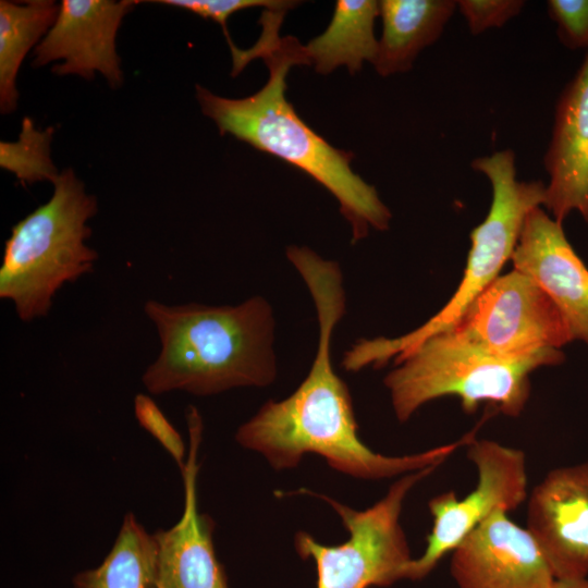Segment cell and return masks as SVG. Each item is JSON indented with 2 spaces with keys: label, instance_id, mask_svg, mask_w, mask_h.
I'll use <instances>...</instances> for the list:
<instances>
[{
  "label": "cell",
  "instance_id": "9",
  "mask_svg": "<svg viewBox=\"0 0 588 588\" xmlns=\"http://www.w3.org/2000/svg\"><path fill=\"white\" fill-rule=\"evenodd\" d=\"M449 330L505 358L560 350L571 335L558 307L527 274H500Z\"/></svg>",
  "mask_w": 588,
  "mask_h": 588
},
{
  "label": "cell",
  "instance_id": "13",
  "mask_svg": "<svg viewBox=\"0 0 588 588\" xmlns=\"http://www.w3.org/2000/svg\"><path fill=\"white\" fill-rule=\"evenodd\" d=\"M186 421L189 446L187 461L181 470L183 513L174 526L154 534L158 547V588H229L224 568L215 551V523L198 510L197 454L203 420L196 407L188 406Z\"/></svg>",
  "mask_w": 588,
  "mask_h": 588
},
{
  "label": "cell",
  "instance_id": "1",
  "mask_svg": "<svg viewBox=\"0 0 588 588\" xmlns=\"http://www.w3.org/2000/svg\"><path fill=\"white\" fill-rule=\"evenodd\" d=\"M285 11L265 10L262 30L248 49L230 47L232 76L254 59L269 70L266 84L255 94L231 99L196 85V98L205 115L220 134H231L259 151L272 155L311 176L339 201L340 211L352 228V242L367 236L369 229L388 230L391 212L376 188L352 168L354 154L338 149L317 134L287 100L286 76L292 66L310 65L304 45L293 36L280 37Z\"/></svg>",
  "mask_w": 588,
  "mask_h": 588
},
{
  "label": "cell",
  "instance_id": "11",
  "mask_svg": "<svg viewBox=\"0 0 588 588\" xmlns=\"http://www.w3.org/2000/svg\"><path fill=\"white\" fill-rule=\"evenodd\" d=\"M450 571L458 588H553L556 581L532 536L504 511L452 551Z\"/></svg>",
  "mask_w": 588,
  "mask_h": 588
},
{
  "label": "cell",
  "instance_id": "21",
  "mask_svg": "<svg viewBox=\"0 0 588 588\" xmlns=\"http://www.w3.org/2000/svg\"><path fill=\"white\" fill-rule=\"evenodd\" d=\"M154 3L176 7L204 19H209L221 25L228 44H232L226 22L233 13L256 7H262L270 11H285L293 9L299 1L287 0H157Z\"/></svg>",
  "mask_w": 588,
  "mask_h": 588
},
{
  "label": "cell",
  "instance_id": "18",
  "mask_svg": "<svg viewBox=\"0 0 588 588\" xmlns=\"http://www.w3.org/2000/svg\"><path fill=\"white\" fill-rule=\"evenodd\" d=\"M74 588H158V547L133 513L124 515L102 563L76 574Z\"/></svg>",
  "mask_w": 588,
  "mask_h": 588
},
{
  "label": "cell",
  "instance_id": "5",
  "mask_svg": "<svg viewBox=\"0 0 588 588\" xmlns=\"http://www.w3.org/2000/svg\"><path fill=\"white\" fill-rule=\"evenodd\" d=\"M52 184L50 199L19 221L4 243L0 297L14 305L22 321L47 316L57 292L90 273L98 259L85 243L96 198L71 169Z\"/></svg>",
  "mask_w": 588,
  "mask_h": 588
},
{
  "label": "cell",
  "instance_id": "10",
  "mask_svg": "<svg viewBox=\"0 0 588 588\" xmlns=\"http://www.w3.org/2000/svg\"><path fill=\"white\" fill-rule=\"evenodd\" d=\"M526 529L556 579L588 577V463L553 468L535 486Z\"/></svg>",
  "mask_w": 588,
  "mask_h": 588
},
{
  "label": "cell",
  "instance_id": "17",
  "mask_svg": "<svg viewBox=\"0 0 588 588\" xmlns=\"http://www.w3.org/2000/svg\"><path fill=\"white\" fill-rule=\"evenodd\" d=\"M377 16L379 1L338 0L326 30L304 45L310 65L323 75L344 65L354 75L365 61L372 63L378 51Z\"/></svg>",
  "mask_w": 588,
  "mask_h": 588
},
{
  "label": "cell",
  "instance_id": "14",
  "mask_svg": "<svg viewBox=\"0 0 588 588\" xmlns=\"http://www.w3.org/2000/svg\"><path fill=\"white\" fill-rule=\"evenodd\" d=\"M511 260L530 277L562 315L572 341L588 344V268L562 223L537 207L527 216Z\"/></svg>",
  "mask_w": 588,
  "mask_h": 588
},
{
  "label": "cell",
  "instance_id": "8",
  "mask_svg": "<svg viewBox=\"0 0 588 588\" xmlns=\"http://www.w3.org/2000/svg\"><path fill=\"white\" fill-rule=\"evenodd\" d=\"M467 445L477 483L461 500L453 490L430 499L432 528L424 553L408 566L407 579L425 578L481 523L499 511L515 510L527 498L526 456L522 450L474 438Z\"/></svg>",
  "mask_w": 588,
  "mask_h": 588
},
{
  "label": "cell",
  "instance_id": "3",
  "mask_svg": "<svg viewBox=\"0 0 588 588\" xmlns=\"http://www.w3.org/2000/svg\"><path fill=\"white\" fill-rule=\"evenodd\" d=\"M160 352L143 373L148 392L211 395L238 387H266L277 377L275 321L270 304L254 296L236 306H169L150 299Z\"/></svg>",
  "mask_w": 588,
  "mask_h": 588
},
{
  "label": "cell",
  "instance_id": "4",
  "mask_svg": "<svg viewBox=\"0 0 588 588\" xmlns=\"http://www.w3.org/2000/svg\"><path fill=\"white\" fill-rule=\"evenodd\" d=\"M563 359L560 350L520 358L500 357L456 331L446 330L396 358L384 384L400 421L443 396L457 397L467 414L487 403L495 412L517 417L530 395V373Z\"/></svg>",
  "mask_w": 588,
  "mask_h": 588
},
{
  "label": "cell",
  "instance_id": "24",
  "mask_svg": "<svg viewBox=\"0 0 588 588\" xmlns=\"http://www.w3.org/2000/svg\"><path fill=\"white\" fill-rule=\"evenodd\" d=\"M456 2L469 32L474 35L503 26L518 15L526 3L522 0H460Z\"/></svg>",
  "mask_w": 588,
  "mask_h": 588
},
{
  "label": "cell",
  "instance_id": "20",
  "mask_svg": "<svg viewBox=\"0 0 588 588\" xmlns=\"http://www.w3.org/2000/svg\"><path fill=\"white\" fill-rule=\"evenodd\" d=\"M53 127L38 131L30 118H24L16 142L0 143V166L14 173L23 184L53 181L58 177L50 158Z\"/></svg>",
  "mask_w": 588,
  "mask_h": 588
},
{
  "label": "cell",
  "instance_id": "25",
  "mask_svg": "<svg viewBox=\"0 0 588 588\" xmlns=\"http://www.w3.org/2000/svg\"><path fill=\"white\" fill-rule=\"evenodd\" d=\"M553 588H588V577L575 579H556Z\"/></svg>",
  "mask_w": 588,
  "mask_h": 588
},
{
  "label": "cell",
  "instance_id": "6",
  "mask_svg": "<svg viewBox=\"0 0 588 588\" xmlns=\"http://www.w3.org/2000/svg\"><path fill=\"white\" fill-rule=\"evenodd\" d=\"M471 168L489 179L492 201L485 220L470 233L471 245L458 287L444 307L417 329L395 338L359 339L343 356L342 366L347 371L382 367L427 338L451 329L512 258L529 212L544 205L547 186L542 181L517 180L513 150L476 158Z\"/></svg>",
  "mask_w": 588,
  "mask_h": 588
},
{
  "label": "cell",
  "instance_id": "15",
  "mask_svg": "<svg viewBox=\"0 0 588 588\" xmlns=\"http://www.w3.org/2000/svg\"><path fill=\"white\" fill-rule=\"evenodd\" d=\"M544 166V206L553 218L562 223L576 210L588 222V50L559 98Z\"/></svg>",
  "mask_w": 588,
  "mask_h": 588
},
{
  "label": "cell",
  "instance_id": "7",
  "mask_svg": "<svg viewBox=\"0 0 588 588\" xmlns=\"http://www.w3.org/2000/svg\"><path fill=\"white\" fill-rule=\"evenodd\" d=\"M436 468L405 474L364 511L316 494L334 509L350 532V538L338 546L322 544L305 531L296 534L294 546L301 558L315 561L317 588L385 587L407 578L413 558L400 524L403 503L412 488Z\"/></svg>",
  "mask_w": 588,
  "mask_h": 588
},
{
  "label": "cell",
  "instance_id": "2",
  "mask_svg": "<svg viewBox=\"0 0 588 588\" xmlns=\"http://www.w3.org/2000/svg\"><path fill=\"white\" fill-rule=\"evenodd\" d=\"M319 338L308 375L286 399L268 401L240 426L236 441L262 454L277 469L297 466L307 453L322 456L334 469L360 479H384L438 467L473 433L425 452L387 456L358 437L352 396L331 359L332 334L346 311L345 294L323 287L313 295Z\"/></svg>",
  "mask_w": 588,
  "mask_h": 588
},
{
  "label": "cell",
  "instance_id": "19",
  "mask_svg": "<svg viewBox=\"0 0 588 588\" xmlns=\"http://www.w3.org/2000/svg\"><path fill=\"white\" fill-rule=\"evenodd\" d=\"M60 4L52 0L23 3L0 1V109L15 110L16 76L29 49L49 32L59 14ZM46 36V35H45Z\"/></svg>",
  "mask_w": 588,
  "mask_h": 588
},
{
  "label": "cell",
  "instance_id": "16",
  "mask_svg": "<svg viewBox=\"0 0 588 588\" xmlns=\"http://www.w3.org/2000/svg\"><path fill=\"white\" fill-rule=\"evenodd\" d=\"M454 0H381L382 35L372 62L381 76L411 70L418 53L432 45L454 14Z\"/></svg>",
  "mask_w": 588,
  "mask_h": 588
},
{
  "label": "cell",
  "instance_id": "12",
  "mask_svg": "<svg viewBox=\"0 0 588 588\" xmlns=\"http://www.w3.org/2000/svg\"><path fill=\"white\" fill-rule=\"evenodd\" d=\"M139 1L63 0L52 27L35 49L34 66L56 60V75L87 79L100 72L110 86L123 81L115 37L124 15Z\"/></svg>",
  "mask_w": 588,
  "mask_h": 588
},
{
  "label": "cell",
  "instance_id": "22",
  "mask_svg": "<svg viewBox=\"0 0 588 588\" xmlns=\"http://www.w3.org/2000/svg\"><path fill=\"white\" fill-rule=\"evenodd\" d=\"M135 417L172 456L180 470L185 466V445L182 437L170 424L155 401L146 394L138 393L134 397Z\"/></svg>",
  "mask_w": 588,
  "mask_h": 588
},
{
  "label": "cell",
  "instance_id": "23",
  "mask_svg": "<svg viewBox=\"0 0 588 588\" xmlns=\"http://www.w3.org/2000/svg\"><path fill=\"white\" fill-rule=\"evenodd\" d=\"M547 7L563 45L588 50V0H550Z\"/></svg>",
  "mask_w": 588,
  "mask_h": 588
}]
</instances>
